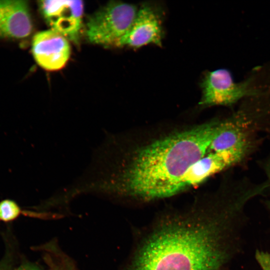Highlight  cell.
Instances as JSON below:
<instances>
[{
  "mask_svg": "<svg viewBox=\"0 0 270 270\" xmlns=\"http://www.w3.org/2000/svg\"><path fill=\"white\" fill-rule=\"evenodd\" d=\"M28 4L26 0H0V38L22 39L32 30Z\"/></svg>",
  "mask_w": 270,
  "mask_h": 270,
  "instance_id": "9",
  "label": "cell"
},
{
  "mask_svg": "<svg viewBox=\"0 0 270 270\" xmlns=\"http://www.w3.org/2000/svg\"><path fill=\"white\" fill-rule=\"evenodd\" d=\"M38 6L51 30L78 44L82 26V0H42Z\"/></svg>",
  "mask_w": 270,
  "mask_h": 270,
  "instance_id": "6",
  "label": "cell"
},
{
  "mask_svg": "<svg viewBox=\"0 0 270 270\" xmlns=\"http://www.w3.org/2000/svg\"><path fill=\"white\" fill-rule=\"evenodd\" d=\"M0 270H9L7 264L2 263L0 264Z\"/></svg>",
  "mask_w": 270,
  "mask_h": 270,
  "instance_id": "14",
  "label": "cell"
},
{
  "mask_svg": "<svg viewBox=\"0 0 270 270\" xmlns=\"http://www.w3.org/2000/svg\"><path fill=\"white\" fill-rule=\"evenodd\" d=\"M162 15L154 5L145 3L138 8L128 32L116 46L139 48L150 44L161 46L163 38Z\"/></svg>",
  "mask_w": 270,
  "mask_h": 270,
  "instance_id": "7",
  "label": "cell"
},
{
  "mask_svg": "<svg viewBox=\"0 0 270 270\" xmlns=\"http://www.w3.org/2000/svg\"><path fill=\"white\" fill-rule=\"evenodd\" d=\"M32 51L36 63L49 71L63 68L70 55L68 39L51 29L40 32L34 36Z\"/></svg>",
  "mask_w": 270,
  "mask_h": 270,
  "instance_id": "8",
  "label": "cell"
},
{
  "mask_svg": "<svg viewBox=\"0 0 270 270\" xmlns=\"http://www.w3.org/2000/svg\"><path fill=\"white\" fill-rule=\"evenodd\" d=\"M200 87L202 97L199 104L203 106H231L245 96L258 94L250 80L235 82L230 72L224 68L207 72Z\"/></svg>",
  "mask_w": 270,
  "mask_h": 270,
  "instance_id": "5",
  "label": "cell"
},
{
  "mask_svg": "<svg viewBox=\"0 0 270 270\" xmlns=\"http://www.w3.org/2000/svg\"><path fill=\"white\" fill-rule=\"evenodd\" d=\"M248 190L228 189L206 210L170 216L140 242L126 270H222L238 252Z\"/></svg>",
  "mask_w": 270,
  "mask_h": 270,
  "instance_id": "1",
  "label": "cell"
},
{
  "mask_svg": "<svg viewBox=\"0 0 270 270\" xmlns=\"http://www.w3.org/2000/svg\"><path fill=\"white\" fill-rule=\"evenodd\" d=\"M270 140V130L267 134ZM262 168L266 174V182L268 184L269 188H270V152L266 158L263 160L261 162Z\"/></svg>",
  "mask_w": 270,
  "mask_h": 270,
  "instance_id": "12",
  "label": "cell"
},
{
  "mask_svg": "<svg viewBox=\"0 0 270 270\" xmlns=\"http://www.w3.org/2000/svg\"><path fill=\"white\" fill-rule=\"evenodd\" d=\"M44 248L46 270H76L70 258L55 245L48 244Z\"/></svg>",
  "mask_w": 270,
  "mask_h": 270,
  "instance_id": "10",
  "label": "cell"
},
{
  "mask_svg": "<svg viewBox=\"0 0 270 270\" xmlns=\"http://www.w3.org/2000/svg\"><path fill=\"white\" fill-rule=\"evenodd\" d=\"M21 212L18 204L14 200H4L0 202V220L9 222L16 219Z\"/></svg>",
  "mask_w": 270,
  "mask_h": 270,
  "instance_id": "11",
  "label": "cell"
},
{
  "mask_svg": "<svg viewBox=\"0 0 270 270\" xmlns=\"http://www.w3.org/2000/svg\"><path fill=\"white\" fill-rule=\"evenodd\" d=\"M134 5L112 2L91 16L86 24L89 41L102 45H116L130 28L138 12Z\"/></svg>",
  "mask_w": 270,
  "mask_h": 270,
  "instance_id": "3",
  "label": "cell"
},
{
  "mask_svg": "<svg viewBox=\"0 0 270 270\" xmlns=\"http://www.w3.org/2000/svg\"><path fill=\"white\" fill-rule=\"evenodd\" d=\"M220 121H212L157 140L122 159L102 144L84 173L85 193L150 200L182 192L189 168L208 152Z\"/></svg>",
  "mask_w": 270,
  "mask_h": 270,
  "instance_id": "2",
  "label": "cell"
},
{
  "mask_svg": "<svg viewBox=\"0 0 270 270\" xmlns=\"http://www.w3.org/2000/svg\"><path fill=\"white\" fill-rule=\"evenodd\" d=\"M16 270H42L38 266L26 263L21 265Z\"/></svg>",
  "mask_w": 270,
  "mask_h": 270,
  "instance_id": "13",
  "label": "cell"
},
{
  "mask_svg": "<svg viewBox=\"0 0 270 270\" xmlns=\"http://www.w3.org/2000/svg\"><path fill=\"white\" fill-rule=\"evenodd\" d=\"M258 142H250L219 152H210L192 164L183 176L182 191L198 185L210 176L241 164L254 152Z\"/></svg>",
  "mask_w": 270,
  "mask_h": 270,
  "instance_id": "4",
  "label": "cell"
},
{
  "mask_svg": "<svg viewBox=\"0 0 270 270\" xmlns=\"http://www.w3.org/2000/svg\"></svg>",
  "mask_w": 270,
  "mask_h": 270,
  "instance_id": "15",
  "label": "cell"
}]
</instances>
